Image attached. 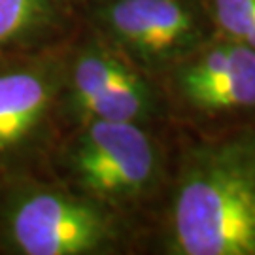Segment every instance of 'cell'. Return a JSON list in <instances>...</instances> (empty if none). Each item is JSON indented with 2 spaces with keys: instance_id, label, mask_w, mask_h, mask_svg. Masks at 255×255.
I'll return each instance as SVG.
<instances>
[{
  "instance_id": "9",
  "label": "cell",
  "mask_w": 255,
  "mask_h": 255,
  "mask_svg": "<svg viewBox=\"0 0 255 255\" xmlns=\"http://www.w3.org/2000/svg\"><path fill=\"white\" fill-rule=\"evenodd\" d=\"M214 32L255 49V0H202Z\"/></svg>"
},
{
  "instance_id": "10",
  "label": "cell",
  "mask_w": 255,
  "mask_h": 255,
  "mask_svg": "<svg viewBox=\"0 0 255 255\" xmlns=\"http://www.w3.org/2000/svg\"><path fill=\"white\" fill-rule=\"evenodd\" d=\"M76 2H78V4H80V2H83V0H76Z\"/></svg>"
},
{
  "instance_id": "4",
  "label": "cell",
  "mask_w": 255,
  "mask_h": 255,
  "mask_svg": "<svg viewBox=\"0 0 255 255\" xmlns=\"http://www.w3.org/2000/svg\"><path fill=\"white\" fill-rule=\"evenodd\" d=\"M61 119L64 130L91 121L168 123L159 83L83 19L64 46Z\"/></svg>"
},
{
  "instance_id": "1",
  "label": "cell",
  "mask_w": 255,
  "mask_h": 255,
  "mask_svg": "<svg viewBox=\"0 0 255 255\" xmlns=\"http://www.w3.org/2000/svg\"><path fill=\"white\" fill-rule=\"evenodd\" d=\"M176 134L151 248L163 255H255V119Z\"/></svg>"
},
{
  "instance_id": "3",
  "label": "cell",
  "mask_w": 255,
  "mask_h": 255,
  "mask_svg": "<svg viewBox=\"0 0 255 255\" xmlns=\"http://www.w3.org/2000/svg\"><path fill=\"white\" fill-rule=\"evenodd\" d=\"M149 229L47 172L0 176V255H132Z\"/></svg>"
},
{
  "instance_id": "8",
  "label": "cell",
  "mask_w": 255,
  "mask_h": 255,
  "mask_svg": "<svg viewBox=\"0 0 255 255\" xmlns=\"http://www.w3.org/2000/svg\"><path fill=\"white\" fill-rule=\"evenodd\" d=\"M80 25L76 0H0V59L61 47Z\"/></svg>"
},
{
  "instance_id": "2",
  "label": "cell",
  "mask_w": 255,
  "mask_h": 255,
  "mask_svg": "<svg viewBox=\"0 0 255 255\" xmlns=\"http://www.w3.org/2000/svg\"><path fill=\"white\" fill-rule=\"evenodd\" d=\"M176 136L168 123H83L63 132L47 174L153 235L170 183Z\"/></svg>"
},
{
  "instance_id": "6",
  "label": "cell",
  "mask_w": 255,
  "mask_h": 255,
  "mask_svg": "<svg viewBox=\"0 0 255 255\" xmlns=\"http://www.w3.org/2000/svg\"><path fill=\"white\" fill-rule=\"evenodd\" d=\"M64 46L0 59V176L47 172L64 132Z\"/></svg>"
},
{
  "instance_id": "7",
  "label": "cell",
  "mask_w": 255,
  "mask_h": 255,
  "mask_svg": "<svg viewBox=\"0 0 255 255\" xmlns=\"http://www.w3.org/2000/svg\"><path fill=\"white\" fill-rule=\"evenodd\" d=\"M82 19L155 82L216 36L202 0H83Z\"/></svg>"
},
{
  "instance_id": "5",
  "label": "cell",
  "mask_w": 255,
  "mask_h": 255,
  "mask_svg": "<svg viewBox=\"0 0 255 255\" xmlns=\"http://www.w3.org/2000/svg\"><path fill=\"white\" fill-rule=\"evenodd\" d=\"M168 123L208 132L255 119V49L212 36L157 80Z\"/></svg>"
}]
</instances>
